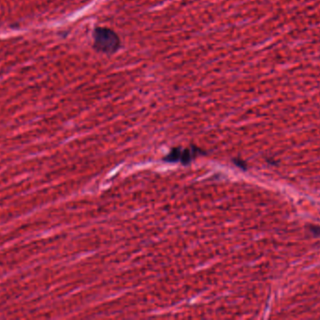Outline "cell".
Wrapping results in <instances>:
<instances>
[{
	"label": "cell",
	"mask_w": 320,
	"mask_h": 320,
	"mask_svg": "<svg viewBox=\"0 0 320 320\" xmlns=\"http://www.w3.org/2000/svg\"><path fill=\"white\" fill-rule=\"evenodd\" d=\"M94 47L99 52L113 54L120 46V39L117 34L110 28L99 27L94 32Z\"/></svg>",
	"instance_id": "6da1fadb"
},
{
	"label": "cell",
	"mask_w": 320,
	"mask_h": 320,
	"mask_svg": "<svg viewBox=\"0 0 320 320\" xmlns=\"http://www.w3.org/2000/svg\"><path fill=\"white\" fill-rule=\"evenodd\" d=\"M199 154H204V151L194 146L191 148L176 147L173 148L163 160L168 163H181L183 165H188Z\"/></svg>",
	"instance_id": "7a4b0ae2"
},
{
	"label": "cell",
	"mask_w": 320,
	"mask_h": 320,
	"mask_svg": "<svg viewBox=\"0 0 320 320\" xmlns=\"http://www.w3.org/2000/svg\"><path fill=\"white\" fill-rule=\"evenodd\" d=\"M310 231L313 232L315 235H318V236H320V226H312L311 228H310Z\"/></svg>",
	"instance_id": "3957f363"
}]
</instances>
